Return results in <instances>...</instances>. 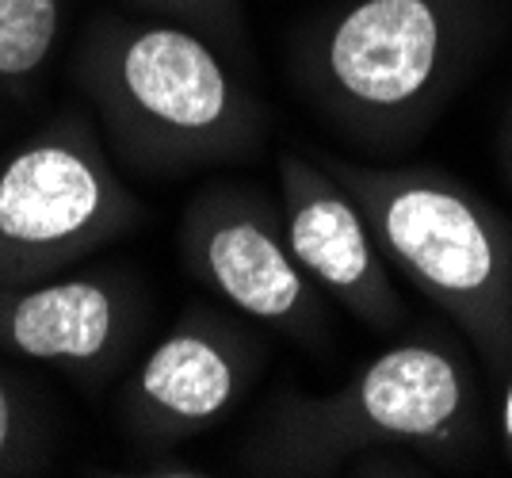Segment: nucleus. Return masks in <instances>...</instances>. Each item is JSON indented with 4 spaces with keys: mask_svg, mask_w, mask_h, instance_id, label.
I'll return each instance as SVG.
<instances>
[{
    "mask_svg": "<svg viewBox=\"0 0 512 478\" xmlns=\"http://www.w3.org/2000/svg\"><path fill=\"white\" fill-rule=\"evenodd\" d=\"M142 222L100 131L65 111L0 161V287L77 268Z\"/></svg>",
    "mask_w": 512,
    "mask_h": 478,
    "instance_id": "nucleus-5",
    "label": "nucleus"
},
{
    "mask_svg": "<svg viewBox=\"0 0 512 478\" xmlns=\"http://www.w3.org/2000/svg\"><path fill=\"white\" fill-rule=\"evenodd\" d=\"M157 20L184 23L211 39L237 69L249 66V31H245V0H134Z\"/></svg>",
    "mask_w": 512,
    "mask_h": 478,
    "instance_id": "nucleus-11",
    "label": "nucleus"
},
{
    "mask_svg": "<svg viewBox=\"0 0 512 478\" xmlns=\"http://www.w3.org/2000/svg\"><path fill=\"white\" fill-rule=\"evenodd\" d=\"M176 241L188 276L249 322L306 345L329 333L325 291L295 261L279 199L268 192L249 184L199 188L184 203Z\"/></svg>",
    "mask_w": 512,
    "mask_h": 478,
    "instance_id": "nucleus-6",
    "label": "nucleus"
},
{
    "mask_svg": "<svg viewBox=\"0 0 512 478\" xmlns=\"http://www.w3.org/2000/svg\"><path fill=\"white\" fill-rule=\"evenodd\" d=\"M150 322L138 280L119 268H65L0 287V352L104 387L130 364Z\"/></svg>",
    "mask_w": 512,
    "mask_h": 478,
    "instance_id": "nucleus-8",
    "label": "nucleus"
},
{
    "mask_svg": "<svg viewBox=\"0 0 512 478\" xmlns=\"http://www.w3.org/2000/svg\"><path fill=\"white\" fill-rule=\"evenodd\" d=\"M497 157H501V176H505V184L512 192V100L505 119H501V131H497Z\"/></svg>",
    "mask_w": 512,
    "mask_h": 478,
    "instance_id": "nucleus-14",
    "label": "nucleus"
},
{
    "mask_svg": "<svg viewBox=\"0 0 512 478\" xmlns=\"http://www.w3.org/2000/svg\"><path fill=\"white\" fill-rule=\"evenodd\" d=\"M497 429H501V448L512 459V368L505 375V398H501V417H497Z\"/></svg>",
    "mask_w": 512,
    "mask_h": 478,
    "instance_id": "nucleus-15",
    "label": "nucleus"
},
{
    "mask_svg": "<svg viewBox=\"0 0 512 478\" xmlns=\"http://www.w3.org/2000/svg\"><path fill=\"white\" fill-rule=\"evenodd\" d=\"M268 348L237 310L188 303L119 387V425L146 452H169L214 429L245 402Z\"/></svg>",
    "mask_w": 512,
    "mask_h": 478,
    "instance_id": "nucleus-7",
    "label": "nucleus"
},
{
    "mask_svg": "<svg viewBox=\"0 0 512 478\" xmlns=\"http://www.w3.org/2000/svg\"><path fill=\"white\" fill-rule=\"evenodd\" d=\"M65 35V0H0V100L46 77Z\"/></svg>",
    "mask_w": 512,
    "mask_h": 478,
    "instance_id": "nucleus-10",
    "label": "nucleus"
},
{
    "mask_svg": "<svg viewBox=\"0 0 512 478\" xmlns=\"http://www.w3.org/2000/svg\"><path fill=\"white\" fill-rule=\"evenodd\" d=\"M314 157L363 207L390 268L448 318L493 379H505L512 368V222L505 211L428 161Z\"/></svg>",
    "mask_w": 512,
    "mask_h": 478,
    "instance_id": "nucleus-4",
    "label": "nucleus"
},
{
    "mask_svg": "<svg viewBox=\"0 0 512 478\" xmlns=\"http://www.w3.org/2000/svg\"><path fill=\"white\" fill-rule=\"evenodd\" d=\"M375 448H409L440 467H463L482 452V387L463 337L417 329L337 391H279L237 463L249 475L325 478Z\"/></svg>",
    "mask_w": 512,
    "mask_h": 478,
    "instance_id": "nucleus-3",
    "label": "nucleus"
},
{
    "mask_svg": "<svg viewBox=\"0 0 512 478\" xmlns=\"http://www.w3.org/2000/svg\"><path fill=\"white\" fill-rule=\"evenodd\" d=\"M107 153L142 180H184L253 157L268 108L199 31L157 16H96L73 54Z\"/></svg>",
    "mask_w": 512,
    "mask_h": 478,
    "instance_id": "nucleus-2",
    "label": "nucleus"
},
{
    "mask_svg": "<svg viewBox=\"0 0 512 478\" xmlns=\"http://www.w3.org/2000/svg\"><path fill=\"white\" fill-rule=\"evenodd\" d=\"M279 211L302 272L375 333L406 326V299L363 207L310 153H283L276 165Z\"/></svg>",
    "mask_w": 512,
    "mask_h": 478,
    "instance_id": "nucleus-9",
    "label": "nucleus"
},
{
    "mask_svg": "<svg viewBox=\"0 0 512 478\" xmlns=\"http://www.w3.org/2000/svg\"><path fill=\"white\" fill-rule=\"evenodd\" d=\"M501 16V0H341L291 31L287 73L348 146L394 157L444 119Z\"/></svg>",
    "mask_w": 512,
    "mask_h": 478,
    "instance_id": "nucleus-1",
    "label": "nucleus"
},
{
    "mask_svg": "<svg viewBox=\"0 0 512 478\" xmlns=\"http://www.w3.org/2000/svg\"><path fill=\"white\" fill-rule=\"evenodd\" d=\"M43 421L31 402V394L16 375L0 368V478L8 475H35L43 463Z\"/></svg>",
    "mask_w": 512,
    "mask_h": 478,
    "instance_id": "nucleus-12",
    "label": "nucleus"
},
{
    "mask_svg": "<svg viewBox=\"0 0 512 478\" xmlns=\"http://www.w3.org/2000/svg\"><path fill=\"white\" fill-rule=\"evenodd\" d=\"M134 475H169V478H199L203 471L188 463V459H176L169 452H146V459L134 467Z\"/></svg>",
    "mask_w": 512,
    "mask_h": 478,
    "instance_id": "nucleus-13",
    "label": "nucleus"
}]
</instances>
